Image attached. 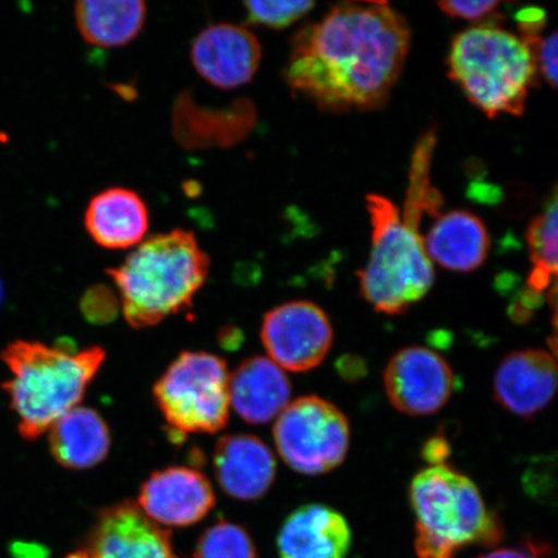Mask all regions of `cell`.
Here are the masks:
<instances>
[{"mask_svg": "<svg viewBox=\"0 0 558 558\" xmlns=\"http://www.w3.org/2000/svg\"><path fill=\"white\" fill-rule=\"evenodd\" d=\"M352 541L351 526L337 509L306 505L284 520L277 548L281 558H347Z\"/></svg>", "mask_w": 558, "mask_h": 558, "instance_id": "obj_15", "label": "cell"}, {"mask_svg": "<svg viewBox=\"0 0 558 558\" xmlns=\"http://www.w3.org/2000/svg\"><path fill=\"white\" fill-rule=\"evenodd\" d=\"M556 386L553 355L541 349H525L500 362L494 378V396L512 414L532 417L553 401Z\"/></svg>", "mask_w": 558, "mask_h": 558, "instance_id": "obj_14", "label": "cell"}, {"mask_svg": "<svg viewBox=\"0 0 558 558\" xmlns=\"http://www.w3.org/2000/svg\"><path fill=\"white\" fill-rule=\"evenodd\" d=\"M450 446L445 438L435 437L424 445L423 457L429 465L444 464L449 457Z\"/></svg>", "mask_w": 558, "mask_h": 558, "instance_id": "obj_30", "label": "cell"}, {"mask_svg": "<svg viewBox=\"0 0 558 558\" xmlns=\"http://www.w3.org/2000/svg\"><path fill=\"white\" fill-rule=\"evenodd\" d=\"M446 15L457 19L478 21L490 16L500 5L499 2L484 0V2H458V0H449V2H439L437 4Z\"/></svg>", "mask_w": 558, "mask_h": 558, "instance_id": "obj_27", "label": "cell"}, {"mask_svg": "<svg viewBox=\"0 0 558 558\" xmlns=\"http://www.w3.org/2000/svg\"><path fill=\"white\" fill-rule=\"evenodd\" d=\"M194 558H257V555L246 530L221 520L201 535Z\"/></svg>", "mask_w": 558, "mask_h": 558, "instance_id": "obj_23", "label": "cell"}, {"mask_svg": "<svg viewBox=\"0 0 558 558\" xmlns=\"http://www.w3.org/2000/svg\"><path fill=\"white\" fill-rule=\"evenodd\" d=\"M85 227L90 239L104 248L138 246L148 233V207L135 191L109 187L89 201Z\"/></svg>", "mask_w": 558, "mask_h": 558, "instance_id": "obj_18", "label": "cell"}, {"mask_svg": "<svg viewBox=\"0 0 558 558\" xmlns=\"http://www.w3.org/2000/svg\"><path fill=\"white\" fill-rule=\"evenodd\" d=\"M247 20L251 24L264 25L271 29H284L304 17L313 7V2L294 0V2H244Z\"/></svg>", "mask_w": 558, "mask_h": 558, "instance_id": "obj_24", "label": "cell"}, {"mask_svg": "<svg viewBox=\"0 0 558 558\" xmlns=\"http://www.w3.org/2000/svg\"><path fill=\"white\" fill-rule=\"evenodd\" d=\"M409 498L418 558H456L465 547L492 548L504 539V525L488 511L476 484L449 464L418 472Z\"/></svg>", "mask_w": 558, "mask_h": 558, "instance_id": "obj_4", "label": "cell"}, {"mask_svg": "<svg viewBox=\"0 0 558 558\" xmlns=\"http://www.w3.org/2000/svg\"><path fill=\"white\" fill-rule=\"evenodd\" d=\"M366 207L373 227V246L359 271L362 296L376 312L399 316L428 294L434 265L425 253L415 222L403 219L392 201L368 194Z\"/></svg>", "mask_w": 558, "mask_h": 558, "instance_id": "obj_6", "label": "cell"}, {"mask_svg": "<svg viewBox=\"0 0 558 558\" xmlns=\"http://www.w3.org/2000/svg\"><path fill=\"white\" fill-rule=\"evenodd\" d=\"M82 312L90 323L105 324L113 319L117 312V302L113 292L107 288L89 290L82 302Z\"/></svg>", "mask_w": 558, "mask_h": 558, "instance_id": "obj_26", "label": "cell"}, {"mask_svg": "<svg viewBox=\"0 0 558 558\" xmlns=\"http://www.w3.org/2000/svg\"><path fill=\"white\" fill-rule=\"evenodd\" d=\"M558 205L554 190L543 213L530 222L527 246L533 270L527 278V290L543 296L555 283L557 275Z\"/></svg>", "mask_w": 558, "mask_h": 558, "instance_id": "obj_22", "label": "cell"}, {"mask_svg": "<svg viewBox=\"0 0 558 558\" xmlns=\"http://www.w3.org/2000/svg\"><path fill=\"white\" fill-rule=\"evenodd\" d=\"M456 384V376L442 355L424 347L401 349L384 372L389 402L401 413L413 416L441 410L451 399Z\"/></svg>", "mask_w": 558, "mask_h": 558, "instance_id": "obj_10", "label": "cell"}, {"mask_svg": "<svg viewBox=\"0 0 558 558\" xmlns=\"http://www.w3.org/2000/svg\"><path fill=\"white\" fill-rule=\"evenodd\" d=\"M2 295H3L2 283H0V302H2Z\"/></svg>", "mask_w": 558, "mask_h": 558, "instance_id": "obj_33", "label": "cell"}, {"mask_svg": "<svg viewBox=\"0 0 558 558\" xmlns=\"http://www.w3.org/2000/svg\"><path fill=\"white\" fill-rule=\"evenodd\" d=\"M13 558H48L50 550L37 543L16 542L11 546Z\"/></svg>", "mask_w": 558, "mask_h": 558, "instance_id": "obj_31", "label": "cell"}, {"mask_svg": "<svg viewBox=\"0 0 558 558\" xmlns=\"http://www.w3.org/2000/svg\"><path fill=\"white\" fill-rule=\"evenodd\" d=\"M450 78L488 118L521 116L538 78L534 56L518 35L494 25L471 27L452 40Z\"/></svg>", "mask_w": 558, "mask_h": 558, "instance_id": "obj_5", "label": "cell"}, {"mask_svg": "<svg viewBox=\"0 0 558 558\" xmlns=\"http://www.w3.org/2000/svg\"><path fill=\"white\" fill-rule=\"evenodd\" d=\"M65 558H93V557L89 556L87 550H78V553H74L72 555H69Z\"/></svg>", "mask_w": 558, "mask_h": 558, "instance_id": "obj_32", "label": "cell"}, {"mask_svg": "<svg viewBox=\"0 0 558 558\" xmlns=\"http://www.w3.org/2000/svg\"><path fill=\"white\" fill-rule=\"evenodd\" d=\"M138 505L158 525L185 527L206 518L215 506V493L204 473L170 466L145 481Z\"/></svg>", "mask_w": 558, "mask_h": 558, "instance_id": "obj_13", "label": "cell"}, {"mask_svg": "<svg viewBox=\"0 0 558 558\" xmlns=\"http://www.w3.org/2000/svg\"><path fill=\"white\" fill-rule=\"evenodd\" d=\"M226 361L206 352H184L155 386L160 413L173 434H218L229 418Z\"/></svg>", "mask_w": 558, "mask_h": 558, "instance_id": "obj_7", "label": "cell"}, {"mask_svg": "<svg viewBox=\"0 0 558 558\" xmlns=\"http://www.w3.org/2000/svg\"><path fill=\"white\" fill-rule=\"evenodd\" d=\"M515 21H518L519 29L522 34L521 39H533L539 37L544 27H546L547 13L542 9H536V7H529V9L518 12Z\"/></svg>", "mask_w": 558, "mask_h": 558, "instance_id": "obj_28", "label": "cell"}, {"mask_svg": "<svg viewBox=\"0 0 558 558\" xmlns=\"http://www.w3.org/2000/svg\"><path fill=\"white\" fill-rule=\"evenodd\" d=\"M529 46L534 56V61L538 74L547 81L553 88L557 87V65H558V39L557 32L548 37H539L523 40Z\"/></svg>", "mask_w": 558, "mask_h": 558, "instance_id": "obj_25", "label": "cell"}, {"mask_svg": "<svg viewBox=\"0 0 558 558\" xmlns=\"http://www.w3.org/2000/svg\"><path fill=\"white\" fill-rule=\"evenodd\" d=\"M87 553L93 558H179L169 530L129 500L100 511Z\"/></svg>", "mask_w": 558, "mask_h": 558, "instance_id": "obj_12", "label": "cell"}, {"mask_svg": "<svg viewBox=\"0 0 558 558\" xmlns=\"http://www.w3.org/2000/svg\"><path fill=\"white\" fill-rule=\"evenodd\" d=\"M12 374L3 384L19 417L21 436L46 434L70 410L78 408L105 360L100 347L73 351L37 341H15L2 353Z\"/></svg>", "mask_w": 558, "mask_h": 558, "instance_id": "obj_3", "label": "cell"}, {"mask_svg": "<svg viewBox=\"0 0 558 558\" xmlns=\"http://www.w3.org/2000/svg\"><path fill=\"white\" fill-rule=\"evenodd\" d=\"M423 242L429 259L453 271L478 269L490 248V236L484 222L463 209L438 218Z\"/></svg>", "mask_w": 558, "mask_h": 558, "instance_id": "obj_19", "label": "cell"}, {"mask_svg": "<svg viewBox=\"0 0 558 558\" xmlns=\"http://www.w3.org/2000/svg\"><path fill=\"white\" fill-rule=\"evenodd\" d=\"M219 485L229 497L255 500L274 485L276 459L260 438L251 435L222 437L214 452Z\"/></svg>", "mask_w": 558, "mask_h": 558, "instance_id": "obj_16", "label": "cell"}, {"mask_svg": "<svg viewBox=\"0 0 558 558\" xmlns=\"http://www.w3.org/2000/svg\"><path fill=\"white\" fill-rule=\"evenodd\" d=\"M146 15L148 10L142 0H81L74 7L75 24L83 39L105 48L136 39Z\"/></svg>", "mask_w": 558, "mask_h": 558, "instance_id": "obj_21", "label": "cell"}, {"mask_svg": "<svg viewBox=\"0 0 558 558\" xmlns=\"http://www.w3.org/2000/svg\"><path fill=\"white\" fill-rule=\"evenodd\" d=\"M274 437L279 456L290 469L318 476L344 462L351 430L347 416L333 403L305 396L279 414Z\"/></svg>", "mask_w": 558, "mask_h": 558, "instance_id": "obj_8", "label": "cell"}, {"mask_svg": "<svg viewBox=\"0 0 558 558\" xmlns=\"http://www.w3.org/2000/svg\"><path fill=\"white\" fill-rule=\"evenodd\" d=\"M110 430L97 411L75 408L53 424L52 456L70 470H87L100 464L110 450Z\"/></svg>", "mask_w": 558, "mask_h": 558, "instance_id": "obj_20", "label": "cell"}, {"mask_svg": "<svg viewBox=\"0 0 558 558\" xmlns=\"http://www.w3.org/2000/svg\"><path fill=\"white\" fill-rule=\"evenodd\" d=\"M548 553V544L529 541L521 547L494 549L477 558H547Z\"/></svg>", "mask_w": 558, "mask_h": 558, "instance_id": "obj_29", "label": "cell"}, {"mask_svg": "<svg viewBox=\"0 0 558 558\" xmlns=\"http://www.w3.org/2000/svg\"><path fill=\"white\" fill-rule=\"evenodd\" d=\"M291 384L270 359L243 361L229 378V399L235 413L250 424H267L288 407Z\"/></svg>", "mask_w": 558, "mask_h": 558, "instance_id": "obj_17", "label": "cell"}, {"mask_svg": "<svg viewBox=\"0 0 558 558\" xmlns=\"http://www.w3.org/2000/svg\"><path fill=\"white\" fill-rule=\"evenodd\" d=\"M107 271L125 319L144 329L191 308L208 277L209 257L191 230L173 229L140 243L120 267Z\"/></svg>", "mask_w": 558, "mask_h": 558, "instance_id": "obj_2", "label": "cell"}, {"mask_svg": "<svg viewBox=\"0 0 558 558\" xmlns=\"http://www.w3.org/2000/svg\"><path fill=\"white\" fill-rule=\"evenodd\" d=\"M409 48L408 21L389 3H340L292 39L284 78L319 109L374 110L388 100Z\"/></svg>", "mask_w": 558, "mask_h": 558, "instance_id": "obj_1", "label": "cell"}, {"mask_svg": "<svg viewBox=\"0 0 558 558\" xmlns=\"http://www.w3.org/2000/svg\"><path fill=\"white\" fill-rule=\"evenodd\" d=\"M262 340L276 365L305 373L323 364L332 345L333 330L323 308L299 300L265 314Z\"/></svg>", "mask_w": 558, "mask_h": 558, "instance_id": "obj_9", "label": "cell"}, {"mask_svg": "<svg viewBox=\"0 0 558 558\" xmlns=\"http://www.w3.org/2000/svg\"><path fill=\"white\" fill-rule=\"evenodd\" d=\"M262 45L254 33L234 24H214L194 39L192 64L197 73L221 89H233L254 80L262 62Z\"/></svg>", "mask_w": 558, "mask_h": 558, "instance_id": "obj_11", "label": "cell"}]
</instances>
